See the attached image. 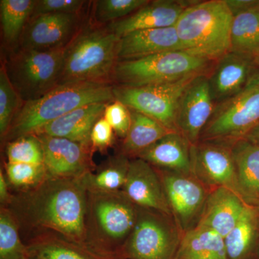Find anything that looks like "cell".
I'll list each match as a JSON object with an SVG mask.
<instances>
[{"label":"cell","mask_w":259,"mask_h":259,"mask_svg":"<svg viewBox=\"0 0 259 259\" xmlns=\"http://www.w3.org/2000/svg\"><path fill=\"white\" fill-rule=\"evenodd\" d=\"M8 206L19 227L88 245V191L82 177L47 176L35 187L11 195Z\"/></svg>","instance_id":"cell-1"},{"label":"cell","mask_w":259,"mask_h":259,"mask_svg":"<svg viewBox=\"0 0 259 259\" xmlns=\"http://www.w3.org/2000/svg\"><path fill=\"white\" fill-rule=\"evenodd\" d=\"M113 88L107 81L57 85L42 97L24 102L5 139L8 143L23 136L37 134L52 121L83 105L113 102Z\"/></svg>","instance_id":"cell-2"},{"label":"cell","mask_w":259,"mask_h":259,"mask_svg":"<svg viewBox=\"0 0 259 259\" xmlns=\"http://www.w3.org/2000/svg\"><path fill=\"white\" fill-rule=\"evenodd\" d=\"M136 218L137 206L123 191L88 192V246L102 254L125 259L124 248Z\"/></svg>","instance_id":"cell-3"},{"label":"cell","mask_w":259,"mask_h":259,"mask_svg":"<svg viewBox=\"0 0 259 259\" xmlns=\"http://www.w3.org/2000/svg\"><path fill=\"white\" fill-rule=\"evenodd\" d=\"M233 16L225 0L198 1L181 15L177 25L182 51L216 61L231 49Z\"/></svg>","instance_id":"cell-4"},{"label":"cell","mask_w":259,"mask_h":259,"mask_svg":"<svg viewBox=\"0 0 259 259\" xmlns=\"http://www.w3.org/2000/svg\"><path fill=\"white\" fill-rule=\"evenodd\" d=\"M120 37L110 29H89L66 48L59 84L107 81L117 61Z\"/></svg>","instance_id":"cell-5"},{"label":"cell","mask_w":259,"mask_h":259,"mask_svg":"<svg viewBox=\"0 0 259 259\" xmlns=\"http://www.w3.org/2000/svg\"><path fill=\"white\" fill-rule=\"evenodd\" d=\"M214 62L185 51H168L134 60L117 61L112 76L119 86L161 84L208 74Z\"/></svg>","instance_id":"cell-6"},{"label":"cell","mask_w":259,"mask_h":259,"mask_svg":"<svg viewBox=\"0 0 259 259\" xmlns=\"http://www.w3.org/2000/svg\"><path fill=\"white\" fill-rule=\"evenodd\" d=\"M182 235L173 218L137 206L136 225L124 255L125 259H175Z\"/></svg>","instance_id":"cell-7"},{"label":"cell","mask_w":259,"mask_h":259,"mask_svg":"<svg viewBox=\"0 0 259 259\" xmlns=\"http://www.w3.org/2000/svg\"><path fill=\"white\" fill-rule=\"evenodd\" d=\"M66 48L52 51L22 49L7 69L20 98L29 101L59 85Z\"/></svg>","instance_id":"cell-8"},{"label":"cell","mask_w":259,"mask_h":259,"mask_svg":"<svg viewBox=\"0 0 259 259\" xmlns=\"http://www.w3.org/2000/svg\"><path fill=\"white\" fill-rule=\"evenodd\" d=\"M258 123L259 69L238 95L214 107L199 141L241 139Z\"/></svg>","instance_id":"cell-9"},{"label":"cell","mask_w":259,"mask_h":259,"mask_svg":"<svg viewBox=\"0 0 259 259\" xmlns=\"http://www.w3.org/2000/svg\"><path fill=\"white\" fill-rule=\"evenodd\" d=\"M199 76V75H198ZM197 76L175 82L130 88L116 86L114 97L131 110L154 119L171 131H177V115L180 99L185 89Z\"/></svg>","instance_id":"cell-10"},{"label":"cell","mask_w":259,"mask_h":259,"mask_svg":"<svg viewBox=\"0 0 259 259\" xmlns=\"http://www.w3.org/2000/svg\"><path fill=\"white\" fill-rule=\"evenodd\" d=\"M156 169L161 177L172 218L184 234L197 226L211 190L193 175Z\"/></svg>","instance_id":"cell-11"},{"label":"cell","mask_w":259,"mask_h":259,"mask_svg":"<svg viewBox=\"0 0 259 259\" xmlns=\"http://www.w3.org/2000/svg\"><path fill=\"white\" fill-rule=\"evenodd\" d=\"M192 175L209 190L226 187L242 196L237 180L231 141H199L192 146Z\"/></svg>","instance_id":"cell-12"},{"label":"cell","mask_w":259,"mask_h":259,"mask_svg":"<svg viewBox=\"0 0 259 259\" xmlns=\"http://www.w3.org/2000/svg\"><path fill=\"white\" fill-rule=\"evenodd\" d=\"M41 142L48 177L81 178L92 171L93 148L64 138L35 135Z\"/></svg>","instance_id":"cell-13"},{"label":"cell","mask_w":259,"mask_h":259,"mask_svg":"<svg viewBox=\"0 0 259 259\" xmlns=\"http://www.w3.org/2000/svg\"><path fill=\"white\" fill-rule=\"evenodd\" d=\"M258 69L256 58L241 53L229 51L216 61L207 74L214 105L238 95Z\"/></svg>","instance_id":"cell-14"},{"label":"cell","mask_w":259,"mask_h":259,"mask_svg":"<svg viewBox=\"0 0 259 259\" xmlns=\"http://www.w3.org/2000/svg\"><path fill=\"white\" fill-rule=\"evenodd\" d=\"M214 107L209 91L207 74L196 76L181 97L177 115L179 132L192 146L199 142L201 134L209 122Z\"/></svg>","instance_id":"cell-15"},{"label":"cell","mask_w":259,"mask_h":259,"mask_svg":"<svg viewBox=\"0 0 259 259\" xmlns=\"http://www.w3.org/2000/svg\"><path fill=\"white\" fill-rule=\"evenodd\" d=\"M79 14H44L32 18L22 35L23 49L52 51L67 47L78 29Z\"/></svg>","instance_id":"cell-16"},{"label":"cell","mask_w":259,"mask_h":259,"mask_svg":"<svg viewBox=\"0 0 259 259\" xmlns=\"http://www.w3.org/2000/svg\"><path fill=\"white\" fill-rule=\"evenodd\" d=\"M122 191L136 206L172 218L161 177L157 170L144 160L137 158L130 161Z\"/></svg>","instance_id":"cell-17"},{"label":"cell","mask_w":259,"mask_h":259,"mask_svg":"<svg viewBox=\"0 0 259 259\" xmlns=\"http://www.w3.org/2000/svg\"><path fill=\"white\" fill-rule=\"evenodd\" d=\"M195 0H154L149 1L127 18L109 24L108 28L119 37L130 32L148 29L175 27L181 15Z\"/></svg>","instance_id":"cell-18"},{"label":"cell","mask_w":259,"mask_h":259,"mask_svg":"<svg viewBox=\"0 0 259 259\" xmlns=\"http://www.w3.org/2000/svg\"><path fill=\"white\" fill-rule=\"evenodd\" d=\"M175 51H182L175 26L136 30L120 37L117 61L134 60Z\"/></svg>","instance_id":"cell-19"},{"label":"cell","mask_w":259,"mask_h":259,"mask_svg":"<svg viewBox=\"0 0 259 259\" xmlns=\"http://www.w3.org/2000/svg\"><path fill=\"white\" fill-rule=\"evenodd\" d=\"M248 204L239 194L226 187L209 192L197 226L207 227L225 238Z\"/></svg>","instance_id":"cell-20"},{"label":"cell","mask_w":259,"mask_h":259,"mask_svg":"<svg viewBox=\"0 0 259 259\" xmlns=\"http://www.w3.org/2000/svg\"><path fill=\"white\" fill-rule=\"evenodd\" d=\"M192 145L183 135L171 131L140 153L137 158L157 169L192 175Z\"/></svg>","instance_id":"cell-21"},{"label":"cell","mask_w":259,"mask_h":259,"mask_svg":"<svg viewBox=\"0 0 259 259\" xmlns=\"http://www.w3.org/2000/svg\"><path fill=\"white\" fill-rule=\"evenodd\" d=\"M108 104L97 102L83 105L52 121L35 135L64 138L92 147V131L97 121L103 117Z\"/></svg>","instance_id":"cell-22"},{"label":"cell","mask_w":259,"mask_h":259,"mask_svg":"<svg viewBox=\"0 0 259 259\" xmlns=\"http://www.w3.org/2000/svg\"><path fill=\"white\" fill-rule=\"evenodd\" d=\"M230 141L242 196L248 203L259 202V145L245 138Z\"/></svg>","instance_id":"cell-23"},{"label":"cell","mask_w":259,"mask_h":259,"mask_svg":"<svg viewBox=\"0 0 259 259\" xmlns=\"http://www.w3.org/2000/svg\"><path fill=\"white\" fill-rule=\"evenodd\" d=\"M26 245L28 255L35 259H125L102 254L88 245L51 234L37 235Z\"/></svg>","instance_id":"cell-24"},{"label":"cell","mask_w":259,"mask_h":259,"mask_svg":"<svg viewBox=\"0 0 259 259\" xmlns=\"http://www.w3.org/2000/svg\"><path fill=\"white\" fill-rule=\"evenodd\" d=\"M175 259H228L224 238L207 227L194 226L182 235Z\"/></svg>","instance_id":"cell-25"},{"label":"cell","mask_w":259,"mask_h":259,"mask_svg":"<svg viewBox=\"0 0 259 259\" xmlns=\"http://www.w3.org/2000/svg\"><path fill=\"white\" fill-rule=\"evenodd\" d=\"M131 126L124 139L122 154L138 156L158 140L171 132L154 119L135 110H131Z\"/></svg>","instance_id":"cell-26"},{"label":"cell","mask_w":259,"mask_h":259,"mask_svg":"<svg viewBox=\"0 0 259 259\" xmlns=\"http://www.w3.org/2000/svg\"><path fill=\"white\" fill-rule=\"evenodd\" d=\"M259 226V207L248 203L225 237L228 259H245L253 248Z\"/></svg>","instance_id":"cell-27"},{"label":"cell","mask_w":259,"mask_h":259,"mask_svg":"<svg viewBox=\"0 0 259 259\" xmlns=\"http://www.w3.org/2000/svg\"><path fill=\"white\" fill-rule=\"evenodd\" d=\"M130 161L124 154L112 158L96 173L82 177L89 192H110L122 190L127 180Z\"/></svg>","instance_id":"cell-28"},{"label":"cell","mask_w":259,"mask_h":259,"mask_svg":"<svg viewBox=\"0 0 259 259\" xmlns=\"http://www.w3.org/2000/svg\"><path fill=\"white\" fill-rule=\"evenodd\" d=\"M230 51L256 58L259 54V10L233 17Z\"/></svg>","instance_id":"cell-29"},{"label":"cell","mask_w":259,"mask_h":259,"mask_svg":"<svg viewBox=\"0 0 259 259\" xmlns=\"http://www.w3.org/2000/svg\"><path fill=\"white\" fill-rule=\"evenodd\" d=\"M36 1L1 0L0 18L5 42L15 44L23 35L27 21L31 18Z\"/></svg>","instance_id":"cell-30"},{"label":"cell","mask_w":259,"mask_h":259,"mask_svg":"<svg viewBox=\"0 0 259 259\" xmlns=\"http://www.w3.org/2000/svg\"><path fill=\"white\" fill-rule=\"evenodd\" d=\"M19 225L12 212L3 207L0 212V259H23L27 245L20 240Z\"/></svg>","instance_id":"cell-31"},{"label":"cell","mask_w":259,"mask_h":259,"mask_svg":"<svg viewBox=\"0 0 259 259\" xmlns=\"http://www.w3.org/2000/svg\"><path fill=\"white\" fill-rule=\"evenodd\" d=\"M20 97L7 71L5 65L0 69V135L4 140L13 119L18 112Z\"/></svg>","instance_id":"cell-32"},{"label":"cell","mask_w":259,"mask_h":259,"mask_svg":"<svg viewBox=\"0 0 259 259\" xmlns=\"http://www.w3.org/2000/svg\"><path fill=\"white\" fill-rule=\"evenodd\" d=\"M6 154L10 163L44 164L41 142L35 135L18 138L7 144Z\"/></svg>","instance_id":"cell-33"},{"label":"cell","mask_w":259,"mask_h":259,"mask_svg":"<svg viewBox=\"0 0 259 259\" xmlns=\"http://www.w3.org/2000/svg\"><path fill=\"white\" fill-rule=\"evenodd\" d=\"M148 0H100L96 2L95 18L104 23L127 18L145 5Z\"/></svg>","instance_id":"cell-34"},{"label":"cell","mask_w":259,"mask_h":259,"mask_svg":"<svg viewBox=\"0 0 259 259\" xmlns=\"http://www.w3.org/2000/svg\"><path fill=\"white\" fill-rule=\"evenodd\" d=\"M5 168L10 184L15 187L24 188V190L38 185L48 176L44 164L8 162Z\"/></svg>","instance_id":"cell-35"},{"label":"cell","mask_w":259,"mask_h":259,"mask_svg":"<svg viewBox=\"0 0 259 259\" xmlns=\"http://www.w3.org/2000/svg\"><path fill=\"white\" fill-rule=\"evenodd\" d=\"M103 117L111 125L117 136L125 139L131 122V111L129 107L118 100H114L107 105Z\"/></svg>","instance_id":"cell-36"},{"label":"cell","mask_w":259,"mask_h":259,"mask_svg":"<svg viewBox=\"0 0 259 259\" xmlns=\"http://www.w3.org/2000/svg\"><path fill=\"white\" fill-rule=\"evenodd\" d=\"M85 3L83 0H39L35 3L31 18L44 14H79Z\"/></svg>","instance_id":"cell-37"},{"label":"cell","mask_w":259,"mask_h":259,"mask_svg":"<svg viewBox=\"0 0 259 259\" xmlns=\"http://www.w3.org/2000/svg\"><path fill=\"white\" fill-rule=\"evenodd\" d=\"M114 131L103 117L94 125L90 136V142L93 150L105 151L113 144Z\"/></svg>","instance_id":"cell-38"},{"label":"cell","mask_w":259,"mask_h":259,"mask_svg":"<svg viewBox=\"0 0 259 259\" xmlns=\"http://www.w3.org/2000/svg\"><path fill=\"white\" fill-rule=\"evenodd\" d=\"M233 16L250 10H259L258 0H225Z\"/></svg>","instance_id":"cell-39"},{"label":"cell","mask_w":259,"mask_h":259,"mask_svg":"<svg viewBox=\"0 0 259 259\" xmlns=\"http://www.w3.org/2000/svg\"><path fill=\"white\" fill-rule=\"evenodd\" d=\"M10 195L8 190V184L3 171H0V201L3 204H8L9 202Z\"/></svg>","instance_id":"cell-40"},{"label":"cell","mask_w":259,"mask_h":259,"mask_svg":"<svg viewBox=\"0 0 259 259\" xmlns=\"http://www.w3.org/2000/svg\"><path fill=\"white\" fill-rule=\"evenodd\" d=\"M243 138L249 140L255 144L259 145V123Z\"/></svg>","instance_id":"cell-41"},{"label":"cell","mask_w":259,"mask_h":259,"mask_svg":"<svg viewBox=\"0 0 259 259\" xmlns=\"http://www.w3.org/2000/svg\"><path fill=\"white\" fill-rule=\"evenodd\" d=\"M23 259H35V258H32V257H30V255H27L26 257H25V258H24Z\"/></svg>","instance_id":"cell-42"},{"label":"cell","mask_w":259,"mask_h":259,"mask_svg":"<svg viewBox=\"0 0 259 259\" xmlns=\"http://www.w3.org/2000/svg\"><path fill=\"white\" fill-rule=\"evenodd\" d=\"M256 61H257V64H258V65L259 66V54L258 56H256Z\"/></svg>","instance_id":"cell-43"},{"label":"cell","mask_w":259,"mask_h":259,"mask_svg":"<svg viewBox=\"0 0 259 259\" xmlns=\"http://www.w3.org/2000/svg\"><path fill=\"white\" fill-rule=\"evenodd\" d=\"M257 259H259V253H258V258H257Z\"/></svg>","instance_id":"cell-44"}]
</instances>
